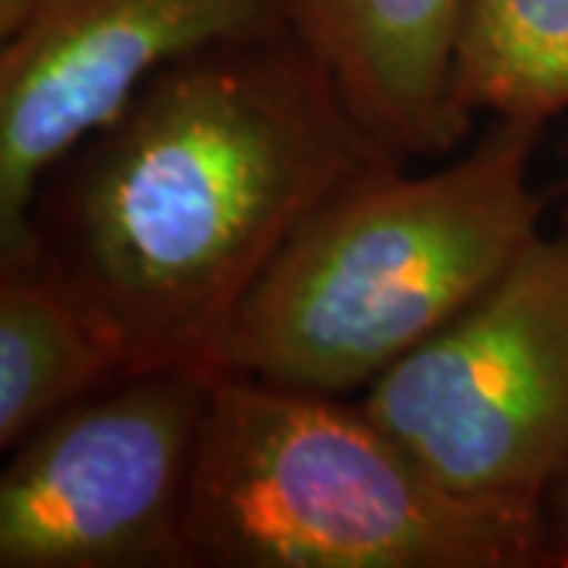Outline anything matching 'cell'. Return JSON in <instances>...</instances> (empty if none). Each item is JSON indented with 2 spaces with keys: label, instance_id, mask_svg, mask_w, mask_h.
<instances>
[{
  "label": "cell",
  "instance_id": "1",
  "mask_svg": "<svg viewBox=\"0 0 568 568\" xmlns=\"http://www.w3.org/2000/svg\"><path fill=\"white\" fill-rule=\"evenodd\" d=\"M392 164L405 159L294 29L227 41L162 70L82 140L41 183L17 250L77 287L123 373L215 366L304 219Z\"/></svg>",
  "mask_w": 568,
  "mask_h": 568
},
{
  "label": "cell",
  "instance_id": "2",
  "mask_svg": "<svg viewBox=\"0 0 568 568\" xmlns=\"http://www.w3.org/2000/svg\"><path fill=\"white\" fill-rule=\"evenodd\" d=\"M547 126L493 121L429 174L392 164L291 234L215 351V369L347 398L474 304L544 234L530 162Z\"/></svg>",
  "mask_w": 568,
  "mask_h": 568
},
{
  "label": "cell",
  "instance_id": "3",
  "mask_svg": "<svg viewBox=\"0 0 568 568\" xmlns=\"http://www.w3.org/2000/svg\"><path fill=\"white\" fill-rule=\"evenodd\" d=\"M186 568H549L540 515L443 487L364 405L215 369Z\"/></svg>",
  "mask_w": 568,
  "mask_h": 568
},
{
  "label": "cell",
  "instance_id": "4",
  "mask_svg": "<svg viewBox=\"0 0 568 568\" xmlns=\"http://www.w3.org/2000/svg\"><path fill=\"white\" fill-rule=\"evenodd\" d=\"M361 405L443 487L540 515L568 458V224L534 237Z\"/></svg>",
  "mask_w": 568,
  "mask_h": 568
},
{
  "label": "cell",
  "instance_id": "5",
  "mask_svg": "<svg viewBox=\"0 0 568 568\" xmlns=\"http://www.w3.org/2000/svg\"><path fill=\"white\" fill-rule=\"evenodd\" d=\"M215 366L123 373L10 448L0 568H186Z\"/></svg>",
  "mask_w": 568,
  "mask_h": 568
},
{
  "label": "cell",
  "instance_id": "6",
  "mask_svg": "<svg viewBox=\"0 0 568 568\" xmlns=\"http://www.w3.org/2000/svg\"><path fill=\"white\" fill-rule=\"evenodd\" d=\"M284 29L287 0H39L0 39V253L22 244L44 178L162 70Z\"/></svg>",
  "mask_w": 568,
  "mask_h": 568
},
{
  "label": "cell",
  "instance_id": "7",
  "mask_svg": "<svg viewBox=\"0 0 568 568\" xmlns=\"http://www.w3.org/2000/svg\"><path fill=\"white\" fill-rule=\"evenodd\" d=\"M291 29L351 111L398 159H443L470 136L452 67L462 0H287Z\"/></svg>",
  "mask_w": 568,
  "mask_h": 568
},
{
  "label": "cell",
  "instance_id": "8",
  "mask_svg": "<svg viewBox=\"0 0 568 568\" xmlns=\"http://www.w3.org/2000/svg\"><path fill=\"white\" fill-rule=\"evenodd\" d=\"M118 376L121 357L77 287L29 246L0 256V448Z\"/></svg>",
  "mask_w": 568,
  "mask_h": 568
},
{
  "label": "cell",
  "instance_id": "9",
  "mask_svg": "<svg viewBox=\"0 0 568 568\" xmlns=\"http://www.w3.org/2000/svg\"><path fill=\"white\" fill-rule=\"evenodd\" d=\"M452 95L467 118L547 126L568 111V0H462Z\"/></svg>",
  "mask_w": 568,
  "mask_h": 568
},
{
  "label": "cell",
  "instance_id": "10",
  "mask_svg": "<svg viewBox=\"0 0 568 568\" xmlns=\"http://www.w3.org/2000/svg\"><path fill=\"white\" fill-rule=\"evenodd\" d=\"M540 534L549 568H568V458L540 499Z\"/></svg>",
  "mask_w": 568,
  "mask_h": 568
},
{
  "label": "cell",
  "instance_id": "11",
  "mask_svg": "<svg viewBox=\"0 0 568 568\" xmlns=\"http://www.w3.org/2000/svg\"><path fill=\"white\" fill-rule=\"evenodd\" d=\"M36 7L39 0H0V39L13 36Z\"/></svg>",
  "mask_w": 568,
  "mask_h": 568
},
{
  "label": "cell",
  "instance_id": "12",
  "mask_svg": "<svg viewBox=\"0 0 568 568\" xmlns=\"http://www.w3.org/2000/svg\"><path fill=\"white\" fill-rule=\"evenodd\" d=\"M559 164H562V174H559V183L552 193H568V133L559 142ZM566 224H568V212H566Z\"/></svg>",
  "mask_w": 568,
  "mask_h": 568
}]
</instances>
